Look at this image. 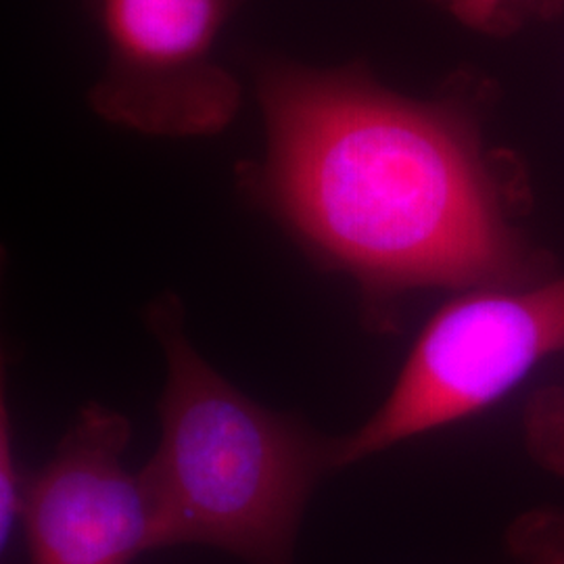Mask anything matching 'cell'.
I'll return each mask as SVG.
<instances>
[{"label": "cell", "instance_id": "cell-1", "mask_svg": "<svg viewBox=\"0 0 564 564\" xmlns=\"http://www.w3.org/2000/svg\"><path fill=\"white\" fill-rule=\"evenodd\" d=\"M494 84L463 78L435 101L360 69H263V202L316 256L358 282L366 318L391 326L405 295L544 281L521 163L485 142Z\"/></svg>", "mask_w": 564, "mask_h": 564}, {"label": "cell", "instance_id": "cell-2", "mask_svg": "<svg viewBox=\"0 0 564 564\" xmlns=\"http://www.w3.org/2000/svg\"><path fill=\"white\" fill-rule=\"evenodd\" d=\"M167 381L162 444L141 470L153 550L207 545L247 564H295L303 510L333 466V440L249 400L205 362L176 295L147 310Z\"/></svg>", "mask_w": 564, "mask_h": 564}, {"label": "cell", "instance_id": "cell-3", "mask_svg": "<svg viewBox=\"0 0 564 564\" xmlns=\"http://www.w3.org/2000/svg\"><path fill=\"white\" fill-rule=\"evenodd\" d=\"M564 354V272L464 291L424 326L383 405L343 440L335 470L468 419Z\"/></svg>", "mask_w": 564, "mask_h": 564}, {"label": "cell", "instance_id": "cell-4", "mask_svg": "<svg viewBox=\"0 0 564 564\" xmlns=\"http://www.w3.org/2000/svg\"><path fill=\"white\" fill-rule=\"evenodd\" d=\"M237 0H97L107 65L95 111L155 137H207L239 111L241 86L216 59Z\"/></svg>", "mask_w": 564, "mask_h": 564}, {"label": "cell", "instance_id": "cell-5", "mask_svg": "<svg viewBox=\"0 0 564 564\" xmlns=\"http://www.w3.org/2000/svg\"><path fill=\"white\" fill-rule=\"evenodd\" d=\"M130 423L101 403L82 408L55 456L23 491L30 564H132L153 552L142 473L123 452Z\"/></svg>", "mask_w": 564, "mask_h": 564}, {"label": "cell", "instance_id": "cell-6", "mask_svg": "<svg viewBox=\"0 0 564 564\" xmlns=\"http://www.w3.org/2000/svg\"><path fill=\"white\" fill-rule=\"evenodd\" d=\"M466 28L489 36H512L535 21L564 13V0H435Z\"/></svg>", "mask_w": 564, "mask_h": 564}, {"label": "cell", "instance_id": "cell-7", "mask_svg": "<svg viewBox=\"0 0 564 564\" xmlns=\"http://www.w3.org/2000/svg\"><path fill=\"white\" fill-rule=\"evenodd\" d=\"M523 442L533 463L564 479V384L533 393L524 408Z\"/></svg>", "mask_w": 564, "mask_h": 564}, {"label": "cell", "instance_id": "cell-8", "mask_svg": "<svg viewBox=\"0 0 564 564\" xmlns=\"http://www.w3.org/2000/svg\"><path fill=\"white\" fill-rule=\"evenodd\" d=\"M508 544L519 564H564V514L533 510L510 527Z\"/></svg>", "mask_w": 564, "mask_h": 564}, {"label": "cell", "instance_id": "cell-9", "mask_svg": "<svg viewBox=\"0 0 564 564\" xmlns=\"http://www.w3.org/2000/svg\"><path fill=\"white\" fill-rule=\"evenodd\" d=\"M23 510V491L15 466V449H13V431L11 419L7 416V408L2 405L0 421V542L2 547L11 542L13 529Z\"/></svg>", "mask_w": 564, "mask_h": 564}]
</instances>
